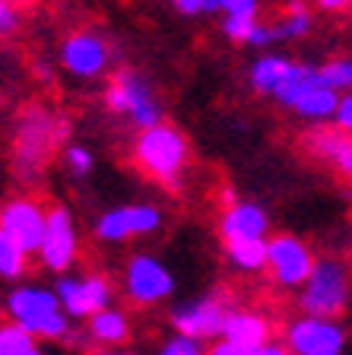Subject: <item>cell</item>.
I'll list each match as a JSON object with an SVG mask.
<instances>
[{"mask_svg": "<svg viewBox=\"0 0 352 355\" xmlns=\"http://www.w3.org/2000/svg\"><path fill=\"white\" fill-rule=\"evenodd\" d=\"M74 124L67 114H58L48 105L35 102L29 108H22L19 121H16L13 133V175L22 184H38L60 146L67 143Z\"/></svg>", "mask_w": 352, "mask_h": 355, "instance_id": "obj_1", "label": "cell"}, {"mask_svg": "<svg viewBox=\"0 0 352 355\" xmlns=\"http://www.w3.org/2000/svg\"><path fill=\"white\" fill-rule=\"evenodd\" d=\"M131 162L137 165L140 175L175 193L184 187V175L191 168V140L175 124L162 121L137 133L131 146Z\"/></svg>", "mask_w": 352, "mask_h": 355, "instance_id": "obj_2", "label": "cell"}, {"mask_svg": "<svg viewBox=\"0 0 352 355\" xmlns=\"http://www.w3.org/2000/svg\"><path fill=\"white\" fill-rule=\"evenodd\" d=\"M3 318L29 330L38 343H60L70 336V318L60 308L54 288L38 282H16L3 295Z\"/></svg>", "mask_w": 352, "mask_h": 355, "instance_id": "obj_3", "label": "cell"}, {"mask_svg": "<svg viewBox=\"0 0 352 355\" xmlns=\"http://www.w3.org/2000/svg\"><path fill=\"white\" fill-rule=\"evenodd\" d=\"M352 302V273L349 266L337 257L315 260L308 279L299 286V308L301 314L317 318H343Z\"/></svg>", "mask_w": 352, "mask_h": 355, "instance_id": "obj_4", "label": "cell"}, {"mask_svg": "<svg viewBox=\"0 0 352 355\" xmlns=\"http://www.w3.org/2000/svg\"><path fill=\"white\" fill-rule=\"evenodd\" d=\"M105 108L111 114L127 118L137 130H146V127H156L165 121V108L156 96L153 83L133 67H117L111 73L108 86H105Z\"/></svg>", "mask_w": 352, "mask_h": 355, "instance_id": "obj_5", "label": "cell"}, {"mask_svg": "<svg viewBox=\"0 0 352 355\" xmlns=\"http://www.w3.org/2000/svg\"><path fill=\"white\" fill-rule=\"evenodd\" d=\"M121 288L124 298L137 308H156V304L169 302L175 295L178 279L171 266L156 254H131L121 273Z\"/></svg>", "mask_w": 352, "mask_h": 355, "instance_id": "obj_6", "label": "cell"}, {"mask_svg": "<svg viewBox=\"0 0 352 355\" xmlns=\"http://www.w3.org/2000/svg\"><path fill=\"white\" fill-rule=\"evenodd\" d=\"M35 257L54 276L74 270V263L80 260V232H76V219L70 213V207H64V203H51L48 207L44 232H42V241H38Z\"/></svg>", "mask_w": 352, "mask_h": 355, "instance_id": "obj_7", "label": "cell"}, {"mask_svg": "<svg viewBox=\"0 0 352 355\" xmlns=\"http://www.w3.org/2000/svg\"><path fill=\"white\" fill-rule=\"evenodd\" d=\"M283 346L292 355H346L349 330L340 318H317L299 314L283 330Z\"/></svg>", "mask_w": 352, "mask_h": 355, "instance_id": "obj_8", "label": "cell"}, {"mask_svg": "<svg viewBox=\"0 0 352 355\" xmlns=\"http://www.w3.org/2000/svg\"><path fill=\"white\" fill-rule=\"evenodd\" d=\"M54 295H58L60 308L67 311L70 320H86L89 314L115 304V286L105 273H60L54 279Z\"/></svg>", "mask_w": 352, "mask_h": 355, "instance_id": "obj_9", "label": "cell"}, {"mask_svg": "<svg viewBox=\"0 0 352 355\" xmlns=\"http://www.w3.org/2000/svg\"><path fill=\"white\" fill-rule=\"evenodd\" d=\"M165 225V216L153 203H121L111 207L92 222V232L102 244H124L133 238H146Z\"/></svg>", "mask_w": 352, "mask_h": 355, "instance_id": "obj_10", "label": "cell"}, {"mask_svg": "<svg viewBox=\"0 0 352 355\" xmlns=\"http://www.w3.org/2000/svg\"><path fill=\"white\" fill-rule=\"evenodd\" d=\"M315 251L308 241H301L299 235L279 232V235H267V273L273 276L279 288H299L308 279L311 266H315Z\"/></svg>", "mask_w": 352, "mask_h": 355, "instance_id": "obj_11", "label": "cell"}, {"mask_svg": "<svg viewBox=\"0 0 352 355\" xmlns=\"http://www.w3.org/2000/svg\"><path fill=\"white\" fill-rule=\"evenodd\" d=\"M232 311L226 292H206L197 295L191 302H181L178 308H171L169 320L175 333H187V336H197V340H216L226 324V314Z\"/></svg>", "mask_w": 352, "mask_h": 355, "instance_id": "obj_12", "label": "cell"}, {"mask_svg": "<svg viewBox=\"0 0 352 355\" xmlns=\"http://www.w3.org/2000/svg\"><path fill=\"white\" fill-rule=\"evenodd\" d=\"M111 44L99 32H70L60 42L58 60L74 80H99L111 70Z\"/></svg>", "mask_w": 352, "mask_h": 355, "instance_id": "obj_13", "label": "cell"}, {"mask_svg": "<svg viewBox=\"0 0 352 355\" xmlns=\"http://www.w3.org/2000/svg\"><path fill=\"white\" fill-rule=\"evenodd\" d=\"M301 149L311 162L352 181V133L340 130L333 121L311 124V130L301 133Z\"/></svg>", "mask_w": 352, "mask_h": 355, "instance_id": "obj_14", "label": "cell"}, {"mask_svg": "<svg viewBox=\"0 0 352 355\" xmlns=\"http://www.w3.org/2000/svg\"><path fill=\"white\" fill-rule=\"evenodd\" d=\"M44 213H48V207L32 193L10 197L0 203V232H7L29 254H35L44 232Z\"/></svg>", "mask_w": 352, "mask_h": 355, "instance_id": "obj_15", "label": "cell"}, {"mask_svg": "<svg viewBox=\"0 0 352 355\" xmlns=\"http://www.w3.org/2000/svg\"><path fill=\"white\" fill-rule=\"evenodd\" d=\"M270 235V216L254 200H232L222 207L219 216V238L222 241H244V238H267Z\"/></svg>", "mask_w": 352, "mask_h": 355, "instance_id": "obj_16", "label": "cell"}, {"mask_svg": "<svg viewBox=\"0 0 352 355\" xmlns=\"http://www.w3.org/2000/svg\"><path fill=\"white\" fill-rule=\"evenodd\" d=\"M131 333L133 330H131L127 311L115 308V304H108V308H102V311H96V314L86 318V336L105 349H115V346H121V343H127Z\"/></svg>", "mask_w": 352, "mask_h": 355, "instance_id": "obj_17", "label": "cell"}, {"mask_svg": "<svg viewBox=\"0 0 352 355\" xmlns=\"http://www.w3.org/2000/svg\"><path fill=\"white\" fill-rule=\"evenodd\" d=\"M219 336H228V340H235V343H244V346L257 349V346H264V343L273 336V324L260 314V311L232 308L226 314V324H222Z\"/></svg>", "mask_w": 352, "mask_h": 355, "instance_id": "obj_18", "label": "cell"}, {"mask_svg": "<svg viewBox=\"0 0 352 355\" xmlns=\"http://www.w3.org/2000/svg\"><path fill=\"white\" fill-rule=\"evenodd\" d=\"M337 102H340V92L333 86H327L321 76V80H317L311 89H305L286 111H292L295 118L308 121V124H324V121H333Z\"/></svg>", "mask_w": 352, "mask_h": 355, "instance_id": "obj_19", "label": "cell"}, {"mask_svg": "<svg viewBox=\"0 0 352 355\" xmlns=\"http://www.w3.org/2000/svg\"><path fill=\"white\" fill-rule=\"evenodd\" d=\"M226 260L238 273H260L267 266V238H244V241H222Z\"/></svg>", "mask_w": 352, "mask_h": 355, "instance_id": "obj_20", "label": "cell"}, {"mask_svg": "<svg viewBox=\"0 0 352 355\" xmlns=\"http://www.w3.org/2000/svg\"><path fill=\"white\" fill-rule=\"evenodd\" d=\"M286 67H289V58H283V54H260L248 70L251 89L260 92V96H273V89L279 86V80L286 73Z\"/></svg>", "mask_w": 352, "mask_h": 355, "instance_id": "obj_21", "label": "cell"}, {"mask_svg": "<svg viewBox=\"0 0 352 355\" xmlns=\"http://www.w3.org/2000/svg\"><path fill=\"white\" fill-rule=\"evenodd\" d=\"M311 26H315V16H311L305 0H289L286 13L273 22L279 42H299V38H305L311 32Z\"/></svg>", "mask_w": 352, "mask_h": 355, "instance_id": "obj_22", "label": "cell"}, {"mask_svg": "<svg viewBox=\"0 0 352 355\" xmlns=\"http://www.w3.org/2000/svg\"><path fill=\"white\" fill-rule=\"evenodd\" d=\"M26 270H29V251L19 241H13L7 232H0V279L16 282L26 276Z\"/></svg>", "mask_w": 352, "mask_h": 355, "instance_id": "obj_23", "label": "cell"}, {"mask_svg": "<svg viewBox=\"0 0 352 355\" xmlns=\"http://www.w3.org/2000/svg\"><path fill=\"white\" fill-rule=\"evenodd\" d=\"M35 336L13 320H0V355H26L35 346Z\"/></svg>", "mask_w": 352, "mask_h": 355, "instance_id": "obj_24", "label": "cell"}, {"mask_svg": "<svg viewBox=\"0 0 352 355\" xmlns=\"http://www.w3.org/2000/svg\"><path fill=\"white\" fill-rule=\"evenodd\" d=\"M321 76L337 92H352V58H333L321 64Z\"/></svg>", "mask_w": 352, "mask_h": 355, "instance_id": "obj_25", "label": "cell"}, {"mask_svg": "<svg viewBox=\"0 0 352 355\" xmlns=\"http://www.w3.org/2000/svg\"><path fill=\"white\" fill-rule=\"evenodd\" d=\"M64 165L74 178H89L96 171V155H92L89 146H83V143H70L64 149Z\"/></svg>", "mask_w": 352, "mask_h": 355, "instance_id": "obj_26", "label": "cell"}, {"mask_svg": "<svg viewBox=\"0 0 352 355\" xmlns=\"http://www.w3.org/2000/svg\"><path fill=\"white\" fill-rule=\"evenodd\" d=\"M156 355H206V343L197 336H187V333H175L162 343Z\"/></svg>", "mask_w": 352, "mask_h": 355, "instance_id": "obj_27", "label": "cell"}, {"mask_svg": "<svg viewBox=\"0 0 352 355\" xmlns=\"http://www.w3.org/2000/svg\"><path fill=\"white\" fill-rule=\"evenodd\" d=\"M260 19V16H251V13H228L222 16V32H226V38H232V42L244 44V35L251 32V26Z\"/></svg>", "mask_w": 352, "mask_h": 355, "instance_id": "obj_28", "label": "cell"}, {"mask_svg": "<svg viewBox=\"0 0 352 355\" xmlns=\"http://www.w3.org/2000/svg\"><path fill=\"white\" fill-rule=\"evenodd\" d=\"M279 38H276V29H273V22H264L257 19L254 26H251V32L244 35V44L248 48H257V51H267V48H273Z\"/></svg>", "mask_w": 352, "mask_h": 355, "instance_id": "obj_29", "label": "cell"}, {"mask_svg": "<svg viewBox=\"0 0 352 355\" xmlns=\"http://www.w3.org/2000/svg\"><path fill=\"white\" fill-rule=\"evenodd\" d=\"M19 32V3L13 0H0V42L13 38Z\"/></svg>", "mask_w": 352, "mask_h": 355, "instance_id": "obj_30", "label": "cell"}, {"mask_svg": "<svg viewBox=\"0 0 352 355\" xmlns=\"http://www.w3.org/2000/svg\"><path fill=\"white\" fill-rule=\"evenodd\" d=\"M216 13L228 16V13H260V0H216Z\"/></svg>", "mask_w": 352, "mask_h": 355, "instance_id": "obj_31", "label": "cell"}, {"mask_svg": "<svg viewBox=\"0 0 352 355\" xmlns=\"http://www.w3.org/2000/svg\"><path fill=\"white\" fill-rule=\"evenodd\" d=\"M171 7L181 16H203L216 13V0H171Z\"/></svg>", "mask_w": 352, "mask_h": 355, "instance_id": "obj_32", "label": "cell"}, {"mask_svg": "<svg viewBox=\"0 0 352 355\" xmlns=\"http://www.w3.org/2000/svg\"><path fill=\"white\" fill-rule=\"evenodd\" d=\"M251 352H254L251 346H244V343H235V340H228V336H216L213 346L206 349V355H251Z\"/></svg>", "mask_w": 352, "mask_h": 355, "instance_id": "obj_33", "label": "cell"}, {"mask_svg": "<svg viewBox=\"0 0 352 355\" xmlns=\"http://www.w3.org/2000/svg\"><path fill=\"white\" fill-rule=\"evenodd\" d=\"M333 124H337L340 130L352 133V92H340L337 111H333Z\"/></svg>", "mask_w": 352, "mask_h": 355, "instance_id": "obj_34", "label": "cell"}, {"mask_svg": "<svg viewBox=\"0 0 352 355\" xmlns=\"http://www.w3.org/2000/svg\"><path fill=\"white\" fill-rule=\"evenodd\" d=\"M251 355H292V352H289V349L283 346V343H273V340H267L264 346H257Z\"/></svg>", "mask_w": 352, "mask_h": 355, "instance_id": "obj_35", "label": "cell"}, {"mask_svg": "<svg viewBox=\"0 0 352 355\" xmlns=\"http://www.w3.org/2000/svg\"><path fill=\"white\" fill-rule=\"evenodd\" d=\"M317 7H321L324 13H343V10L352 7V3L349 0H317Z\"/></svg>", "mask_w": 352, "mask_h": 355, "instance_id": "obj_36", "label": "cell"}, {"mask_svg": "<svg viewBox=\"0 0 352 355\" xmlns=\"http://www.w3.org/2000/svg\"><path fill=\"white\" fill-rule=\"evenodd\" d=\"M32 70H35L38 83H51V76H54L51 64H44V60H35V64H32Z\"/></svg>", "mask_w": 352, "mask_h": 355, "instance_id": "obj_37", "label": "cell"}, {"mask_svg": "<svg viewBox=\"0 0 352 355\" xmlns=\"http://www.w3.org/2000/svg\"><path fill=\"white\" fill-rule=\"evenodd\" d=\"M26 355H51V352H48V349H44L42 343H35V346H32V349H29V352H26Z\"/></svg>", "mask_w": 352, "mask_h": 355, "instance_id": "obj_38", "label": "cell"}, {"mask_svg": "<svg viewBox=\"0 0 352 355\" xmlns=\"http://www.w3.org/2000/svg\"><path fill=\"white\" fill-rule=\"evenodd\" d=\"M99 355H133V352H121V349H105V352H99Z\"/></svg>", "mask_w": 352, "mask_h": 355, "instance_id": "obj_39", "label": "cell"}, {"mask_svg": "<svg viewBox=\"0 0 352 355\" xmlns=\"http://www.w3.org/2000/svg\"><path fill=\"white\" fill-rule=\"evenodd\" d=\"M13 3H19V0H13Z\"/></svg>", "mask_w": 352, "mask_h": 355, "instance_id": "obj_40", "label": "cell"}, {"mask_svg": "<svg viewBox=\"0 0 352 355\" xmlns=\"http://www.w3.org/2000/svg\"><path fill=\"white\" fill-rule=\"evenodd\" d=\"M349 3H352V0H349Z\"/></svg>", "mask_w": 352, "mask_h": 355, "instance_id": "obj_41", "label": "cell"}]
</instances>
